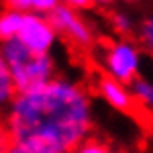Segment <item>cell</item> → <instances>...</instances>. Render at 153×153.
<instances>
[{
  "instance_id": "12",
  "label": "cell",
  "mask_w": 153,
  "mask_h": 153,
  "mask_svg": "<svg viewBox=\"0 0 153 153\" xmlns=\"http://www.w3.org/2000/svg\"><path fill=\"white\" fill-rule=\"evenodd\" d=\"M57 4H59V0H31V10L41 12V14H47V12L53 10Z\"/></svg>"
},
{
  "instance_id": "16",
  "label": "cell",
  "mask_w": 153,
  "mask_h": 153,
  "mask_svg": "<svg viewBox=\"0 0 153 153\" xmlns=\"http://www.w3.org/2000/svg\"><path fill=\"white\" fill-rule=\"evenodd\" d=\"M8 143H10L8 133H6V127H4V120L0 118V153H4V149H6Z\"/></svg>"
},
{
  "instance_id": "4",
  "label": "cell",
  "mask_w": 153,
  "mask_h": 153,
  "mask_svg": "<svg viewBox=\"0 0 153 153\" xmlns=\"http://www.w3.org/2000/svg\"><path fill=\"white\" fill-rule=\"evenodd\" d=\"M47 19H49V23L53 25L57 37L61 35L71 47L90 49L94 45V31L80 16V10L70 8L65 4H57L53 10L47 12Z\"/></svg>"
},
{
  "instance_id": "14",
  "label": "cell",
  "mask_w": 153,
  "mask_h": 153,
  "mask_svg": "<svg viewBox=\"0 0 153 153\" xmlns=\"http://www.w3.org/2000/svg\"><path fill=\"white\" fill-rule=\"evenodd\" d=\"M59 4H65L70 8H76V10H84V8H90V0H59Z\"/></svg>"
},
{
  "instance_id": "17",
  "label": "cell",
  "mask_w": 153,
  "mask_h": 153,
  "mask_svg": "<svg viewBox=\"0 0 153 153\" xmlns=\"http://www.w3.org/2000/svg\"><path fill=\"white\" fill-rule=\"evenodd\" d=\"M4 153H35L31 151V149H27V147H23V145H19V143H8L6 145V149H4Z\"/></svg>"
},
{
  "instance_id": "1",
  "label": "cell",
  "mask_w": 153,
  "mask_h": 153,
  "mask_svg": "<svg viewBox=\"0 0 153 153\" xmlns=\"http://www.w3.org/2000/svg\"><path fill=\"white\" fill-rule=\"evenodd\" d=\"M2 120L12 143L35 153H71L94 129L92 98L86 86L53 76L16 92Z\"/></svg>"
},
{
  "instance_id": "11",
  "label": "cell",
  "mask_w": 153,
  "mask_h": 153,
  "mask_svg": "<svg viewBox=\"0 0 153 153\" xmlns=\"http://www.w3.org/2000/svg\"><path fill=\"white\" fill-rule=\"evenodd\" d=\"M112 25H114V31L118 35H131L133 33V21L125 12H114L112 14Z\"/></svg>"
},
{
  "instance_id": "18",
  "label": "cell",
  "mask_w": 153,
  "mask_h": 153,
  "mask_svg": "<svg viewBox=\"0 0 153 153\" xmlns=\"http://www.w3.org/2000/svg\"><path fill=\"white\" fill-rule=\"evenodd\" d=\"M114 0H90V4H96V6H110Z\"/></svg>"
},
{
  "instance_id": "3",
  "label": "cell",
  "mask_w": 153,
  "mask_h": 153,
  "mask_svg": "<svg viewBox=\"0 0 153 153\" xmlns=\"http://www.w3.org/2000/svg\"><path fill=\"white\" fill-rule=\"evenodd\" d=\"M141 68V49L131 39H120L110 43L104 51V74L129 86Z\"/></svg>"
},
{
  "instance_id": "8",
  "label": "cell",
  "mask_w": 153,
  "mask_h": 153,
  "mask_svg": "<svg viewBox=\"0 0 153 153\" xmlns=\"http://www.w3.org/2000/svg\"><path fill=\"white\" fill-rule=\"evenodd\" d=\"M21 23H23V12L21 10L6 6L4 10L0 12V43L19 35Z\"/></svg>"
},
{
  "instance_id": "6",
  "label": "cell",
  "mask_w": 153,
  "mask_h": 153,
  "mask_svg": "<svg viewBox=\"0 0 153 153\" xmlns=\"http://www.w3.org/2000/svg\"><path fill=\"white\" fill-rule=\"evenodd\" d=\"M96 90H98L100 98L106 100V104H110L114 110L129 112V114H143L141 110L137 108V104H135L129 88H127L125 84H120L118 80L110 78L108 74H100V76H98Z\"/></svg>"
},
{
  "instance_id": "13",
  "label": "cell",
  "mask_w": 153,
  "mask_h": 153,
  "mask_svg": "<svg viewBox=\"0 0 153 153\" xmlns=\"http://www.w3.org/2000/svg\"><path fill=\"white\" fill-rule=\"evenodd\" d=\"M141 43L147 45V49L153 47V23H151V19H147V21L141 23Z\"/></svg>"
},
{
  "instance_id": "15",
  "label": "cell",
  "mask_w": 153,
  "mask_h": 153,
  "mask_svg": "<svg viewBox=\"0 0 153 153\" xmlns=\"http://www.w3.org/2000/svg\"><path fill=\"white\" fill-rule=\"evenodd\" d=\"M6 6L16 8L21 12H27V10H31V0H6Z\"/></svg>"
},
{
  "instance_id": "5",
  "label": "cell",
  "mask_w": 153,
  "mask_h": 153,
  "mask_svg": "<svg viewBox=\"0 0 153 153\" xmlns=\"http://www.w3.org/2000/svg\"><path fill=\"white\" fill-rule=\"evenodd\" d=\"M16 39L33 53H51L57 41V33L49 23L47 14L27 10L23 12V23L19 29Z\"/></svg>"
},
{
  "instance_id": "2",
  "label": "cell",
  "mask_w": 153,
  "mask_h": 153,
  "mask_svg": "<svg viewBox=\"0 0 153 153\" xmlns=\"http://www.w3.org/2000/svg\"><path fill=\"white\" fill-rule=\"evenodd\" d=\"M0 55L8 68L16 92L43 84L55 76V63L51 53H33L16 37L0 43Z\"/></svg>"
},
{
  "instance_id": "7",
  "label": "cell",
  "mask_w": 153,
  "mask_h": 153,
  "mask_svg": "<svg viewBox=\"0 0 153 153\" xmlns=\"http://www.w3.org/2000/svg\"><path fill=\"white\" fill-rule=\"evenodd\" d=\"M129 92L133 96V100H135V104L137 108L141 110V112H149L153 106V86L149 80H145L141 76H137L133 82L129 84Z\"/></svg>"
},
{
  "instance_id": "9",
  "label": "cell",
  "mask_w": 153,
  "mask_h": 153,
  "mask_svg": "<svg viewBox=\"0 0 153 153\" xmlns=\"http://www.w3.org/2000/svg\"><path fill=\"white\" fill-rule=\"evenodd\" d=\"M14 94H16L14 84H12V80H10V74H8V68H6L4 59L0 55V110L8 106V102L12 100Z\"/></svg>"
},
{
  "instance_id": "10",
  "label": "cell",
  "mask_w": 153,
  "mask_h": 153,
  "mask_svg": "<svg viewBox=\"0 0 153 153\" xmlns=\"http://www.w3.org/2000/svg\"><path fill=\"white\" fill-rule=\"evenodd\" d=\"M71 153H118V151H114L106 141L98 139V137H92V135H88V137H86V139H84V141L80 143Z\"/></svg>"
},
{
  "instance_id": "19",
  "label": "cell",
  "mask_w": 153,
  "mask_h": 153,
  "mask_svg": "<svg viewBox=\"0 0 153 153\" xmlns=\"http://www.w3.org/2000/svg\"><path fill=\"white\" fill-rule=\"evenodd\" d=\"M125 2H139V0H125Z\"/></svg>"
}]
</instances>
